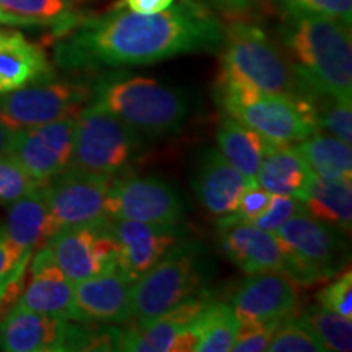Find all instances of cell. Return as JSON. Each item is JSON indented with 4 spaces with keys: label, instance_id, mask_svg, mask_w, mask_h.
<instances>
[{
    "label": "cell",
    "instance_id": "cell-1",
    "mask_svg": "<svg viewBox=\"0 0 352 352\" xmlns=\"http://www.w3.org/2000/svg\"><path fill=\"white\" fill-rule=\"evenodd\" d=\"M222 39V23L196 3H173L158 13L116 8L78 20L56 44L54 59L69 70L145 65L188 52L215 51Z\"/></svg>",
    "mask_w": 352,
    "mask_h": 352
},
{
    "label": "cell",
    "instance_id": "cell-29",
    "mask_svg": "<svg viewBox=\"0 0 352 352\" xmlns=\"http://www.w3.org/2000/svg\"><path fill=\"white\" fill-rule=\"evenodd\" d=\"M196 334L195 352H228L240 331V320L228 303L210 300L191 324Z\"/></svg>",
    "mask_w": 352,
    "mask_h": 352
},
{
    "label": "cell",
    "instance_id": "cell-28",
    "mask_svg": "<svg viewBox=\"0 0 352 352\" xmlns=\"http://www.w3.org/2000/svg\"><path fill=\"white\" fill-rule=\"evenodd\" d=\"M0 15L6 25L52 26L60 34L78 21L65 0H0Z\"/></svg>",
    "mask_w": 352,
    "mask_h": 352
},
{
    "label": "cell",
    "instance_id": "cell-27",
    "mask_svg": "<svg viewBox=\"0 0 352 352\" xmlns=\"http://www.w3.org/2000/svg\"><path fill=\"white\" fill-rule=\"evenodd\" d=\"M311 173L328 179H352L351 144L327 134L308 135L296 145Z\"/></svg>",
    "mask_w": 352,
    "mask_h": 352
},
{
    "label": "cell",
    "instance_id": "cell-32",
    "mask_svg": "<svg viewBox=\"0 0 352 352\" xmlns=\"http://www.w3.org/2000/svg\"><path fill=\"white\" fill-rule=\"evenodd\" d=\"M270 352H327L323 342L302 318L287 316L272 334L267 349Z\"/></svg>",
    "mask_w": 352,
    "mask_h": 352
},
{
    "label": "cell",
    "instance_id": "cell-8",
    "mask_svg": "<svg viewBox=\"0 0 352 352\" xmlns=\"http://www.w3.org/2000/svg\"><path fill=\"white\" fill-rule=\"evenodd\" d=\"M144 139L120 118L90 103L77 113L70 166L91 173L120 176L135 164Z\"/></svg>",
    "mask_w": 352,
    "mask_h": 352
},
{
    "label": "cell",
    "instance_id": "cell-7",
    "mask_svg": "<svg viewBox=\"0 0 352 352\" xmlns=\"http://www.w3.org/2000/svg\"><path fill=\"white\" fill-rule=\"evenodd\" d=\"M285 261V276L311 285L333 279L349 261L344 230L305 212L290 217L274 232Z\"/></svg>",
    "mask_w": 352,
    "mask_h": 352
},
{
    "label": "cell",
    "instance_id": "cell-22",
    "mask_svg": "<svg viewBox=\"0 0 352 352\" xmlns=\"http://www.w3.org/2000/svg\"><path fill=\"white\" fill-rule=\"evenodd\" d=\"M52 77L43 50L20 32L0 30V95Z\"/></svg>",
    "mask_w": 352,
    "mask_h": 352
},
{
    "label": "cell",
    "instance_id": "cell-14",
    "mask_svg": "<svg viewBox=\"0 0 352 352\" xmlns=\"http://www.w3.org/2000/svg\"><path fill=\"white\" fill-rule=\"evenodd\" d=\"M77 114L13 131L8 155L38 182H50L72 164Z\"/></svg>",
    "mask_w": 352,
    "mask_h": 352
},
{
    "label": "cell",
    "instance_id": "cell-17",
    "mask_svg": "<svg viewBox=\"0 0 352 352\" xmlns=\"http://www.w3.org/2000/svg\"><path fill=\"white\" fill-rule=\"evenodd\" d=\"M297 302L296 285L283 272L250 274L232 296L240 324L283 321L294 315Z\"/></svg>",
    "mask_w": 352,
    "mask_h": 352
},
{
    "label": "cell",
    "instance_id": "cell-23",
    "mask_svg": "<svg viewBox=\"0 0 352 352\" xmlns=\"http://www.w3.org/2000/svg\"><path fill=\"white\" fill-rule=\"evenodd\" d=\"M46 183L19 201L12 202L8 209L7 223L3 227L10 239L23 250L34 252L36 248H41L59 230L47 204L44 189Z\"/></svg>",
    "mask_w": 352,
    "mask_h": 352
},
{
    "label": "cell",
    "instance_id": "cell-44",
    "mask_svg": "<svg viewBox=\"0 0 352 352\" xmlns=\"http://www.w3.org/2000/svg\"><path fill=\"white\" fill-rule=\"evenodd\" d=\"M0 25H6V23H3V19H2V15H0Z\"/></svg>",
    "mask_w": 352,
    "mask_h": 352
},
{
    "label": "cell",
    "instance_id": "cell-21",
    "mask_svg": "<svg viewBox=\"0 0 352 352\" xmlns=\"http://www.w3.org/2000/svg\"><path fill=\"white\" fill-rule=\"evenodd\" d=\"M219 228L220 248L239 270L246 274H285V261L274 233L261 230L250 223H230Z\"/></svg>",
    "mask_w": 352,
    "mask_h": 352
},
{
    "label": "cell",
    "instance_id": "cell-31",
    "mask_svg": "<svg viewBox=\"0 0 352 352\" xmlns=\"http://www.w3.org/2000/svg\"><path fill=\"white\" fill-rule=\"evenodd\" d=\"M300 318L314 329L328 351L349 352L352 349V321L328 308L310 305Z\"/></svg>",
    "mask_w": 352,
    "mask_h": 352
},
{
    "label": "cell",
    "instance_id": "cell-11",
    "mask_svg": "<svg viewBox=\"0 0 352 352\" xmlns=\"http://www.w3.org/2000/svg\"><path fill=\"white\" fill-rule=\"evenodd\" d=\"M186 201L170 182L158 176H114L107 201L109 219L158 226H182Z\"/></svg>",
    "mask_w": 352,
    "mask_h": 352
},
{
    "label": "cell",
    "instance_id": "cell-39",
    "mask_svg": "<svg viewBox=\"0 0 352 352\" xmlns=\"http://www.w3.org/2000/svg\"><path fill=\"white\" fill-rule=\"evenodd\" d=\"M32 254L33 252H26L20 263L7 276L0 277V320L19 300L21 290L25 287V276Z\"/></svg>",
    "mask_w": 352,
    "mask_h": 352
},
{
    "label": "cell",
    "instance_id": "cell-13",
    "mask_svg": "<svg viewBox=\"0 0 352 352\" xmlns=\"http://www.w3.org/2000/svg\"><path fill=\"white\" fill-rule=\"evenodd\" d=\"M107 223L63 227L44 245L72 283L116 270V245Z\"/></svg>",
    "mask_w": 352,
    "mask_h": 352
},
{
    "label": "cell",
    "instance_id": "cell-10",
    "mask_svg": "<svg viewBox=\"0 0 352 352\" xmlns=\"http://www.w3.org/2000/svg\"><path fill=\"white\" fill-rule=\"evenodd\" d=\"M91 95L85 83L41 80L0 95V120L13 131L50 124L77 114Z\"/></svg>",
    "mask_w": 352,
    "mask_h": 352
},
{
    "label": "cell",
    "instance_id": "cell-41",
    "mask_svg": "<svg viewBox=\"0 0 352 352\" xmlns=\"http://www.w3.org/2000/svg\"><path fill=\"white\" fill-rule=\"evenodd\" d=\"M126 7L138 13H158L170 8L175 0H124Z\"/></svg>",
    "mask_w": 352,
    "mask_h": 352
},
{
    "label": "cell",
    "instance_id": "cell-26",
    "mask_svg": "<svg viewBox=\"0 0 352 352\" xmlns=\"http://www.w3.org/2000/svg\"><path fill=\"white\" fill-rule=\"evenodd\" d=\"M352 179H328L311 176L303 208L311 217L349 232L352 223Z\"/></svg>",
    "mask_w": 352,
    "mask_h": 352
},
{
    "label": "cell",
    "instance_id": "cell-37",
    "mask_svg": "<svg viewBox=\"0 0 352 352\" xmlns=\"http://www.w3.org/2000/svg\"><path fill=\"white\" fill-rule=\"evenodd\" d=\"M271 192L263 189L258 184H252L243 191L235 212L226 219L219 220V227L230 226V223H250L266 210L271 202Z\"/></svg>",
    "mask_w": 352,
    "mask_h": 352
},
{
    "label": "cell",
    "instance_id": "cell-19",
    "mask_svg": "<svg viewBox=\"0 0 352 352\" xmlns=\"http://www.w3.org/2000/svg\"><path fill=\"white\" fill-rule=\"evenodd\" d=\"M32 279L21 290L16 305L26 310L77 321L74 283L52 261L46 246L32 254Z\"/></svg>",
    "mask_w": 352,
    "mask_h": 352
},
{
    "label": "cell",
    "instance_id": "cell-25",
    "mask_svg": "<svg viewBox=\"0 0 352 352\" xmlns=\"http://www.w3.org/2000/svg\"><path fill=\"white\" fill-rule=\"evenodd\" d=\"M219 151L232 166H235L248 182L256 183V173L264 155L277 142L267 140L233 118H226L217 129Z\"/></svg>",
    "mask_w": 352,
    "mask_h": 352
},
{
    "label": "cell",
    "instance_id": "cell-42",
    "mask_svg": "<svg viewBox=\"0 0 352 352\" xmlns=\"http://www.w3.org/2000/svg\"><path fill=\"white\" fill-rule=\"evenodd\" d=\"M13 129H10L6 122L0 120V157L8 155V148H10Z\"/></svg>",
    "mask_w": 352,
    "mask_h": 352
},
{
    "label": "cell",
    "instance_id": "cell-20",
    "mask_svg": "<svg viewBox=\"0 0 352 352\" xmlns=\"http://www.w3.org/2000/svg\"><path fill=\"white\" fill-rule=\"evenodd\" d=\"M132 284L116 270L74 283L77 321L126 323L132 318Z\"/></svg>",
    "mask_w": 352,
    "mask_h": 352
},
{
    "label": "cell",
    "instance_id": "cell-35",
    "mask_svg": "<svg viewBox=\"0 0 352 352\" xmlns=\"http://www.w3.org/2000/svg\"><path fill=\"white\" fill-rule=\"evenodd\" d=\"M321 307L328 308L334 314L352 320V272L347 270L341 272L333 283L321 289L316 296Z\"/></svg>",
    "mask_w": 352,
    "mask_h": 352
},
{
    "label": "cell",
    "instance_id": "cell-38",
    "mask_svg": "<svg viewBox=\"0 0 352 352\" xmlns=\"http://www.w3.org/2000/svg\"><path fill=\"white\" fill-rule=\"evenodd\" d=\"M280 321L271 323H250L240 324L239 336L233 342L232 351L235 352H263L267 349L272 334L279 327Z\"/></svg>",
    "mask_w": 352,
    "mask_h": 352
},
{
    "label": "cell",
    "instance_id": "cell-24",
    "mask_svg": "<svg viewBox=\"0 0 352 352\" xmlns=\"http://www.w3.org/2000/svg\"><path fill=\"white\" fill-rule=\"evenodd\" d=\"M311 176L314 173L294 145L274 144L264 155L254 182L271 195L302 201Z\"/></svg>",
    "mask_w": 352,
    "mask_h": 352
},
{
    "label": "cell",
    "instance_id": "cell-4",
    "mask_svg": "<svg viewBox=\"0 0 352 352\" xmlns=\"http://www.w3.org/2000/svg\"><path fill=\"white\" fill-rule=\"evenodd\" d=\"M212 259L206 246L179 240L131 287L132 318L145 327L189 298L208 292Z\"/></svg>",
    "mask_w": 352,
    "mask_h": 352
},
{
    "label": "cell",
    "instance_id": "cell-36",
    "mask_svg": "<svg viewBox=\"0 0 352 352\" xmlns=\"http://www.w3.org/2000/svg\"><path fill=\"white\" fill-rule=\"evenodd\" d=\"M300 212H305L303 201L297 199V197L272 195L271 202L266 208V210H264L259 217L253 219L252 222H250V226H254L261 228V230L274 233L284 222H287L290 217H294V215Z\"/></svg>",
    "mask_w": 352,
    "mask_h": 352
},
{
    "label": "cell",
    "instance_id": "cell-5",
    "mask_svg": "<svg viewBox=\"0 0 352 352\" xmlns=\"http://www.w3.org/2000/svg\"><path fill=\"white\" fill-rule=\"evenodd\" d=\"M220 77L256 88L264 94L302 95V82L290 60L261 28L246 21L223 32Z\"/></svg>",
    "mask_w": 352,
    "mask_h": 352
},
{
    "label": "cell",
    "instance_id": "cell-9",
    "mask_svg": "<svg viewBox=\"0 0 352 352\" xmlns=\"http://www.w3.org/2000/svg\"><path fill=\"white\" fill-rule=\"evenodd\" d=\"M0 349L7 352L101 351V331L26 310L15 303L0 320Z\"/></svg>",
    "mask_w": 352,
    "mask_h": 352
},
{
    "label": "cell",
    "instance_id": "cell-43",
    "mask_svg": "<svg viewBox=\"0 0 352 352\" xmlns=\"http://www.w3.org/2000/svg\"><path fill=\"white\" fill-rule=\"evenodd\" d=\"M227 8L230 10H246V8H252L258 3H261L263 0H220Z\"/></svg>",
    "mask_w": 352,
    "mask_h": 352
},
{
    "label": "cell",
    "instance_id": "cell-3",
    "mask_svg": "<svg viewBox=\"0 0 352 352\" xmlns=\"http://www.w3.org/2000/svg\"><path fill=\"white\" fill-rule=\"evenodd\" d=\"M90 101L120 118L142 139L178 134L195 111L189 91L139 76L103 78L96 83Z\"/></svg>",
    "mask_w": 352,
    "mask_h": 352
},
{
    "label": "cell",
    "instance_id": "cell-12",
    "mask_svg": "<svg viewBox=\"0 0 352 352\" xmlns=\"http://www.w3.org/2000/svg\"><path fill=\"white\" fill-rule=\"evenodd\" d=\"M114 176L69 166L46 183V197L57 228L108 220L107 201Z\"/></svg>",
    "mask_w": 352,
    "mask_h": 352
},
{
    "label": "cell",
    "instance_id": "cell-16",
    "mask_svg": "<svg viewBox=\"0 0 352 352\" xmlns=\"http://www.w3.org/2000/svg\"><path fill=\"white\" fill-rule=\"evenodd\" d=\"M116 245V271L134 284L175 243L184 239L183 226H158L127 219H108Z\"/></svg>",
    "mask_w": 352,
    "mask_h": 352
},
{
    "label": "cell",
    "instance_id": "cell-30",
    "mask_svg": "<svg viewBox=\"0 0 352 352\" xmlns=\"http://www.w3.org/2000/svg\"><path fill=\"white\" fill-rule=\"evenodd\" d=\"M300 96L310 104L316 127L347 144L352 142V101L340 100L308 87H302Z\"/></svg>",
    "mask_w": 352,
    "mask_h": 352
},
{
    "label": "cell",
    "instance_id": "cell-18",
    "mask_svg": "<svg viewBox=\"0 0 352 352\" xmlns=\"http://www.w3.org/2000/svg\"><path fill=\"white\" fill-rule=\"evenodd\" d=\"M252 183L232 166L219 148H201L191 170V186L202 208L219 219L235 212L243 191Z\"/></svg>",
    "mask_w": 352,
    "mask_h": 352
},
{
    "label": "cell",
    "instance_id": "cell-34",
    "mask_svg": "<svg viewBox=\"0 0 352 352\" xmlns=\"http://www.w3.org/2000/svg\"><path fill=\"white\" fill-rule=\"evenodd\" d=\"M285 13H310L352 23V0H277Z\"/></svg>",
    "mask_w": 352,
    "mask_h": 352
},
{
    "label": "cell",
    "instance_id": "cell-2",
    "mask_svg": "<svg viewBox=\"0 0 352 352\" xmlns=\"http://www.w3.org/2000/svg\"><path fill=\"white\" fill-rule=\"evenodd\" d=\"M279 34L302 87L352 101L351 26L328 16L285 13Z\"/></svg>",
    "mask_w": 352,
    "mask_h": 352
},
{
    "label": "cell",
    "instance_id": "cell-40",
    "mask_svg": "<svg viewBox=\"0 0 352 352\" xmlns=\"http://www.w3.org/2000/svg\"><path fill=\"white\" fill-rule=\"evenodd\" d=\"M26 252L32 250H23L16 245L7 233L6 227H0V277L7 276L20 263Z\"/></svg>",
    "mask_w": 352,
    "mask_h": 352
},
{
    "label": "cell",
    "instance_id": "cell-15",
    "mask_svg": "<svg viewBox=\"0 0 352 352\" xmlns=\"http://www.w3.org/2000/svg\"><path fill=\"white\" fill-rule=\"evenodd\" d=\"M212 300L209 292L189 298L145 327L113 328L111 351L127 352H195L196 336L191 324Z\"/></svg>",
    "mask_w": 352,
    "mask_h": 352
},
{
    "label": "cell",
    "instance_id": "cell-6",
    "mask_svg": "<svg viewBox=\"0 0 352 352\" xmlns=\"http://www.w3.org/2000/svg\"><path fill=\"white\" fill-rule=\"evenodd\" d=\"M217 103L241 124L277 144H294L318 131L311 108L302 96L264 94L219 77Z\"/></svg>",
    "mask_w": 352,
    "mask_h": 352
},
{
    "label": "cell",
    "instance_id": "cell-33",
    "mask_svg": "<svg viewBox=\"0 0 352 352\" xmlns=\"http://www.w3.org/2000/svg\"><path fill=\"white\" fill-rule=\"evenodd\" d=\"M44 183L26 173L10 155L0 157V206H10Z\"/></svg>",
    "mask_w": 352,
    "mask_h": 352
}]
</instances>
